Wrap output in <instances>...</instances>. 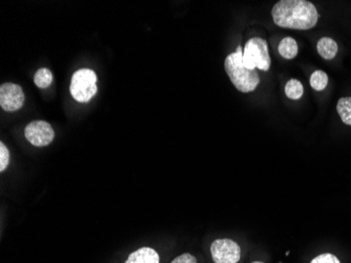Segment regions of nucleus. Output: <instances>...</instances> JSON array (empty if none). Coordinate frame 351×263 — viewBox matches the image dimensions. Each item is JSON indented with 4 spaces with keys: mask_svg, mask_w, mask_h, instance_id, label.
<instances>
[{
    "mask_svg": "<svg viewBox=\"0 0 351 263\" xmlns=\"http://www.w3.org/2000/svg\"><path fill=\"white\" fill-rule=\"evenodd\" d=\"M210 254L215 263H238L241 259V247L232 239H216L210 245Z\"/></svg>",
    "mask_w": 351,
    "mask_h": 263,
    "instance_id": "39448f33",
    "label": "nucleus"
},
{
    "mask_svg": "<svg viewBox=\"0 0 351 263\" xmlns=\"http://www.w3.org/2000/svg\"><path fill=\"white\" fill-rule=\"evenodd\" d=\"M124 263H160V256L152 247H140L131 253Z\"/></svg>",
    "mask_w": 351,
    "mask_h": 263,
    "instance_id": "6e6552de",
    "label": "nucleus"
},
{
    "mask_svg": "<svg viewBox=\"0 0 351 263\" xmlns=\"http://www.w3.org/2000/svg\"><path fill=\"white\" fill-rule=\"evenodd\" d=\"M10 153L5 143H0V172H3L9 166Z\"/></svg>",
    "mask_w": 351,
    "mask_h": 263,
    "instance_id": "2eb2a0df",
    "label": "nucleus"
},
{
    "mask_svg": "<svg viewBox=\"0 0 351 263\" xmlns=\"http://www.w3.org/2000/svg\"><path fill=\"white\" fill-rule=\"evenodd\" d=\"M171 263H198L196 257L189 253L179 255L171 260Z\"/></svg>",
    "mask_w": 351,
    "mask_h": 263,
    "instance_id": "f3484780",
    "label": "nucleus"
},
{
    "mask_svg": "<svg viewBox=\"0 0 351 263\" xmlns=\"http://www.w3.org/2000/svg\"><path fill=\"white\" fill-rule=\"evenodd\" d=\"M311 263H341V261L335 255L325 253V254H321L319 256L315 257L311 261Z\"/></svg>",
    "mask_w": 351,
    "mask_h": 263,
    "instance_id": "dca6fc26",
    "label": "nucleus"
},
{
    "mask_svg": "<svg viewBox=\"0 0 351 263\" xmlns=\"http://www.w3.org/2000/svg\"><path fill=\"white\" fill-rule=\"evenodd\" d=\"M53 82V74L49 68H40L34 76V82L40 89L49 88Z\"/></svg>",
    "mask_w": 351,
    "mask_h": 263,
    "instance_id": "4468645a",
    "label": "nucleus"
},
{
    "mask_svg": "<svg viewBox=\"0 0 351 263\" xmlns=\"http://www.w3.org/2000/svg\"><path fill=\"white\" fill-rule=\"evenodd\" d=\"M278 50H279L280 55L285 60H293L298 55L299 47H298L297 41L293 37H285L280 42Z\"/></svg>",
    "mask_w": 351,
    "mask_h": 263,
    "instance_id": "9d476101",
    "label": "nucleus"
},
{
    "mask_svg": "<svg viewBox=\"0 0 351 263\" xmlns=\"http://www.w3.org/2000/svg\"><path fill=\"white\" fill-rule=\"evenodd\" d=\"M224 68L230 82L242 93H250L257 89L260 84L259 74L256 70L245 68L243 64V52L241 47L237 48L236 52L226 57Z\"/></svg>",
    "mask_w": 351,
    "mask_h": 263,
    "instance_id": "f03ea898",
    "label": "nucleus"
},
{
    "mask_svg": "<svg viewBox=\"0 0 351 263\" xmlns=\"http://www.w3.org/2000/svg\"><path fill=\"white\" fill-rule=\"evenodd\" d=\"M271 15L276 25L293 30H311L320 19L317 8L306 0L278 1L274 5Z\"/></svg>",
    "mask_w": 351,
    "mask_h": 263,
    "instance_id": "f257e3e1",
    "label": "nucleus"
},
{
    "mask_svg": "<svg viewBox=\"0 0 351 263\" xmlns=\"http://www.w3.org/2000/svg\"><path fill=\"white\" fill-rule=\"evenodd\" d=\"M337 112L341 121L347 125H351V96L342 97L337 103Z\"/></svg>",
    "mask_w": 351,
    "mask_h": 263,
    "instance_id": "9b49d317",
    "label": "nucleus"
},
{
    "mask_svg": "<svg viewBox=\"0 0 351 263\" xmlns=\"http://www.w3.org/2000/svg\"><path fill=\"white\" fill-rule=\"evenodd\" d=\"M25 136L31 145L43 148L50 145L54 140V129L47 121H32L25 127Z\"/></svg>",
    "mask_w": 351,
    "mask_h": 263,
    "instance_id": "423d86ee",
    "label": "nucleus"
},
{
    "mask_svg": "<svg viewBox=\"0 0 351 263\" xmlns=\"http://www.w3.org/2000/svg\"><path fill=\"white\" fill-rule=\"evenodd\" d=\"M304 88L298 79L289 80L285 86V94L289 99L298 100L303 96Z\"/></svg>",
    "mask_w": 351,
    "mask_h": 263,
    "instance_id": "ddd939ff",
    "label": "nucleus"
},
{
    "mask_svg": "<svg viewBox=\"0 0 351 263\" xmlns=\"http://www.w3.org/2000/svg\"><path fill=\"white\" fill-rule=\"evenodd\" d=\"M243 64L244 66L250 70L259 68L264 72L269 70L271 60H270L266 40L259 37H254L246 42L243 51Z\"/></svg>",
    "mask_w": 351,
    "mask_h": 263,
    "instance_id": "7ed1b4c3",
    "label": "nucleus"
},
{
    "mask_svg": "<svg viewBox=\"0 0 351 263\" xmlns=\"http://www.w3.org/2000/svg\"><path fill=\"white\" fill-rule=\"evenodd\" d=\"M317 54L325 60H335L338 54V43L330 37H322L317 43Z\"/></svg>",
    "mask_w": 351,
    "mask_h": 263,
    "instance_id": "1a4fd4ad",
    "label": "nucleus"
},
{
    "mask_svg": "<svg viewBox=\"0 0 351 263\" xmlns=\"http://www.w3.org/2000/svg\"><path fill=\"white\" fill-rule=\"evenodd\" d=\"M73 98L78 102H88L97 93V76L90 68H82L73 75L70 86Z\"/></svg>",
    "mask_w": 351,
    "mask_h": 263,
    "instance_id": "20e7f679",
    "label": "nucleus"
},
{
    "mask_svg": "<svg viewBox=\"0 0 351 263\" xmlns=\"http://www.w3.org/2000/svg\"><path fill=\"white\" fill-rule=\"evenodd\" d=\"M252 263H265V262H263V261H254V262H252Z\"/></svg>",
    "mask_w": 351,
    "mask_h": 263,
    "instance_id": "a211bd4d",
    "label": "nucleus"
},
{
    "mask_svg": "<svg viewBox=\"0 0 351 263\" xmlns=\"http://www.w3.org/2000/svg\"><path fill=\"white\" fill-rule=\"evenodd\" d=\"M25 94L19 84H3L0 86V105L5 111L15 112L21 109Z\"/></svg>",
    "mask_w": 351,
    "mask_h": 263,
    "instance_id": "0eeeda50",
    "label": "nucleus"
},
{
    "mask_svg": "<svg viewBox=\"0 0 351 263\" xmlns=\"http://www.w3.org/2000/svg\"><path fill=\"white\" fill-rule=\"evenodd\" d=\"M311 86L315 91H324L328 86V75L324 71H315L311 76Z\"/></svg>",
    "mask_w": 351,
    "mask_h": 263,
    "instance_id": "f8f14e48",
    "label": "nucleus"
}]
</instances>
